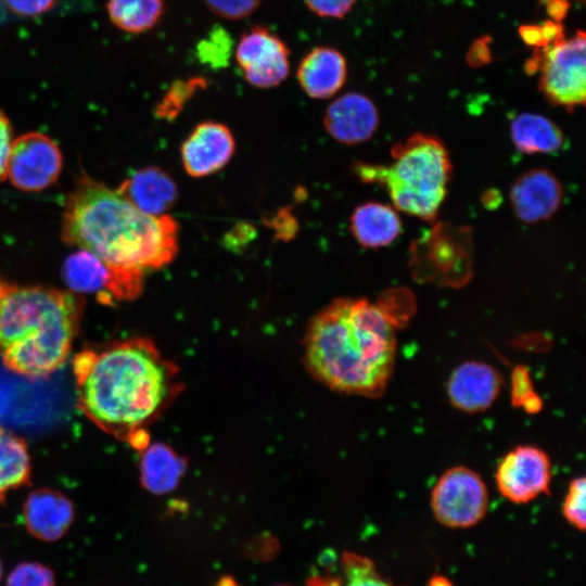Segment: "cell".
<instances>
[{"instance_id":"obj_32","label":"cell","mask_w":586,"mask_h":586,"mask_svg":"<svg viewBox=\"0 0 586 586\" xmlns=\"http://www.w3.org/2000/svg\"><path fill=\"white\" fill-rule=\"evenodd\" d=\"M7 8L21 16H38L49 11L55 0H3Z\"/></svg>"},{"instance_id":"obj_15","label":"cell","mask_w":586,"mask_h":586,"mask_svg":"<svg viewBox=\"0 0 586 586\" xmlns=\"http://www.w3.org/2000/svg\"><path fill=\"white\" fill-rule=\"evenodd\" d=\"M323 125L335 140L345 144H357L373 136L379 125V113L368 97L348 92L336 98L327 107Z\"/></svg>"},{"instance_id":"obj_25","label":"cell","mask_w":586,"mask_h":586,"mask_svg":"<svg viewBox=\"0 0 586 586\" xmlns=\"http://www.w3.org/2000/svg\"><path fill=\"white\" fill-rule=\"evenodd\" d=\"M342 570L344 582L341 586H394L369 558L358 553L345 552L342 556Z\"/></svg>"},{"instance_id":"obj_7","label":"cell","mask_w":586,"mask_h":586,"mask_svg":"<svg viewBox=\"0 0 586 586\" xmlns=\"http://www.w3.org/2000/svg\"><path fill=\"white\" fill-rule=\"evenodd\" d=\"M430 505L435 519L444 526L471 527L487 512V487L474 470L464 466L453 467L434 484Z\"/></svg>"},{"instance_id":"obj_16","label":"cell","mask_w":586,"mask_h":586,"mask_svg":"<svg viewBox=\"0 0 586 586\" xmlns=\"http://www.w3.org/2000/svg\"><path fill=\"white\" fill-rule=\"evenodd\" d=\"M562 188L546 169H532L521 175L510 190V202L515 216L534 224L549 218L559 208Z\"/></svg>"},{"instance_id":"obj_22","label":"cell","mask_w":586,"mask_h":586,"mask_svg":"<svg viewBox=\"0 0 586 586\" xmlns=\"http://www.w3.org/2000/svg\"><path fill=\"white\" fill-rule=\"evenodd\" d=\"M30 473L26 442L0 425V502L11 491L29 484Z\"/></svg>"},{"instance_id":"obj_4","label":"cell","mask_w":586,"mask_h":586,"mask_svg":"<svg viewBox=\"0 0 586 586\" xmlns=\"http://www.w3.org/2000/svg\"><path fill=\"white\" fill-rule=\"evenodd\" d=\"M84 298L72 291L8 285L0 297V356L12 372L42 379L67 359Z\"/></svg>"},{"instance_id":"obj_2","label":"cell","mask_w":586,"mask_h":586,"mask_svg":"<svg viewBox=\"0 0 586 586\" xmlns=\"http://www.w3.org/2000/svg\"><path fill=\"white\" fill-rule=\"evenodd\" d=\"M309 371L334 391L381 396L396 358L393 321L364 298H336L316 314L305 335Z\"/></svg>"},{"instance_id":"obj_14","label":"cell","mask_w":586,"mask_h":586,"mask_svg":"<svg viewBox=\"0 0 586 586\" xmlns=\"http://www.w3.org/2000/svg\"><path fill=\"white\" fill-rule=\"evenodd\" d=\"M501 386V375L493 366L470 360L456 367L449 375L447 396L455 408L475 413L492 407Z\"/></svg>"},{"instance_id":"obj_26","label":"cell","mask_w":586,"mask_h":586,"mask_svg":"<svg viewBox=\"0 0 586 586\" xmlns=\"http://www.w3.org/2000/svg\"><path fill=\"white\" fill-rule=\"evenodd\" d=\"M586 481L585 476L573 479L562 504V513L566 521L576 530L583 532L586 527Z\"/></svg>"},{"instance_id":"obj_24","label":"cell","mask_w":586,"mask_h":586,"mask_svg":"<svg viewBox=\"0 0 586 586\" xmlns=\"http://www.w3.org/2000/svg\"><path fill=\"white\" fill-rule=\"evenodd\" d=\"M143 485L154 493L168 491L177 476V461L162 445H154L143 454L141 461Z\"/></svg>"},{"instance_id":"obj_38","label":"cell","mask_w":586,"mask_h":586,"mask_svg":"<svg viewBox=\"0 0 586 586\" xmlns=\"http://www.w3.org/2000/svg\"><path fill=\"white\" fill-rule=\"evenodd\" d=\"M2 573H3V569H2V563L0 561V581H1V577H2Z\"/></svg>"},{"instance_id":"obj_10","label":"cell","mask_w":586,"mask_h":586,"mask_svg":"<svg viewBox=\"0 0 586 586\" xmlns=\"http://www.w3.org/2000/svg\"><path fill=\"white\" fill-rule=\"evenodd\" d=\"M63 166L59 145L47 135L29 131L12 140L5 179L24 192H40L56 182Z\"/></svg>"},{"instance_id":"obj_19","label":"cell","mask_w":586,"mask_h":586,"mask_svg":"<svg viewBox=\"0 0 586 586\" xmlns=\"http://www.w3.org/2000/svg\"><path fill=\"white\" fill-rule=\"evenodd\" d=\"M116 191L139 211L151 216L165 215L178 198V188L173 178L155 166L135 171Z\"/></svg>"},{"instance_id":"obj_29","label":"cell","mask_w":586,"mask_h":586,"mask_svg":"<svg viewBox=\"0 0 586 586\" xmlns=\"http://www.w3.org/2000/svg\"><path fill=\"white\" fill-rule=\"evenodd\" d=\"M262 0H204L216 15L230 21L243 20L251 15Z\"/></svg>"},{"instance_id":"obj_35","label":"cell","mask_w":586,"mask_h":586,"mask_svg":"<svg viewBox=\"0 0 586 586\" xmlns=\"http://www.w3.org/2000/svg\"><path fill=\"white\" fill-rule=\"evenodd\" d=\"M546 10L555 22H559L568 12L569 3L565 0H546Z\"/></svg>"},{"instance_id":"obj_37","label":"cell","mask_w":586,"mask_h":586,"mask_svg":"<svg viewBox=\"0 0 586 586\" xmlns=\"http://www.w3.org/2000/svg\"><path fill=\"white\" fill-rule=\"evenodd\" d=\"M9 284L4 283L3 281L0 280V297L1 295L4 293L5 289L8 288Z\"/></svg>"},{"instance_id":"obj_27","label":"cell","mask_w":586,"mask_h":586,"mask_svg":"<svg viewBox=\"0 0 586 586\" xmlns=\"http://www.w3.org/2000/svg\"><path fill=\"white\" fill-rule=\"evenodd\" d=\"M5 586H55V579L52 570L48 566L36 562H24L10 573Z\"/></svg>"},{"instance_id":"obj_28","label":"cell","mask_w":586,"mask_h":586,"mask_svg":"<svg viewBox=\"0 0 586 586\" xmlns=\"http://www.w3.org/2000/svg\"><path fill=\"white\" fill-rule=\"evenodd\" d=\"M231 39L224 29L212 30L208 38L204 39L199 48V55L202 62L212 66H222L228 62L230 55Z\"/></svg>"},{"instance_id":"obj_3","label":"cell","mask_w":586,"mask_h":586,"mask_svg":"<svg viewBox=\"0 0 586 586\" xmlns=\"http://www.w3.org/2000/svg\"><path fill=\"white\" fill-rule=\"evenodd\" d=\"M61 237L106 264L143 272L167 266L178 253L174 218L144 214L116 190L86 176L65 202Z\"/></svg>"},{"instance_id":"obj_34","label":"cell","mask_w":586,"mask_h":586,"mask_svg":"<svg viewBox=\"0 0 586 586\" xmlns=\"http://www.w3.org/2000/svg\"><path fill=\"white\" fill-rule=\"evenodd\" d=\"M520 35L527 44L535 46L536 48L547 47L542 25H526L520 28Z\"/></svg>"},{"instance_id":"obj_12","label":"cell","mask_w":586,"mask_h":586,"mask_svg":"<svg viewBox=\"0 0 586 586\" xmlns=\"http://www.w3.org/2000/svg\"><path fill=\"white\" fill-rule=\"evenodd\" d=\"M549 456L532 445L509 450L499 461L495 482L499 493L513 504H527L549 493L551 482Z\"/></svg>"},{"instance_id":"obj_1","label":"cell","mask_w":586,"mask_h":586,"mask_svg":"<svg viewBox=\"0 0 586 586\" xmlns=\"http://www.w3.org/2000/svg\"><path fill=\"white\" fill-rule=\"evenodd\" d=\"M77 405L103 432L133 443L164 408L174 368L149 339L84 349L74 358Z\"/></svg>"},{"instance_id":"obj_33","label":"cell","mask_w":586,"mask_h":586,"mask_svg":"<svg viewBox=\"0 0 586 586\" xmlns=\"http://www.w3.org/2000/svg\"><path fill=\"white\" fill-rule=\"evenodd\" d=\"M12 125L5 113L0 111V182L5 180V166L13 140Z\"/></svg>"},{"instance_id":"obj_36","label":"cell","mask_w":586,"mask_h":586,"mask_svg":"<svg viewBox=\"0 0 586 586\" xmlns=\"http://www.w3.org/2000/svg\"><path fill=\"white\" fill-rule=\"evenodd\" d=\"M429 586H453V584L444 576H434L429 582Z\"/></svg>"},{"instance_id":"obj_13","label":"cell","mask_w":586,"mask_h":586,"mask_svg":"<svg viewBox=\"0 0 586 586\" xmlns=\"http://www.w3.org/2000/svg\"><path fill=\"white\" fill-rule=\"evenodd\" d=\"M235 149L230 129L220 123H200L181 145V161L188 175L201 178L220 170Z\"/></svg>"},{"instance_id":"obj_30","label":"cell","mask_w":586,"mask_h":586,"mask_svg":"<svg viewBox=\"0 0 586 586\" xmlns=\"http://www.w3.org/2000/svg\"><path fill=\"white\" fill-rule=\"evenodd\" d=\"M307 8L320 17L343 18L356 0H304Z\"/></svg>"},{"instance_id":"obj_11","label":"cell","mask_w":586,"mask_h":586,"mask_svg":"<svg viewBox=\"0 0 586 586\" xmlns=\"http://www.w3.org/2000/svg\"><path fill=\"white\" fill-rule=\"evenodd\" d=\"M291 51L286 43L269 28L255 25L244 31L234 56L245 80L256 88H272L290 73Z\"/></svg>"},{"instance_id":"obj_8","label":"cell","mask_w":586,"mask_h":586,"mask_svg":"<svg viewBox=\"0 0 586 586\" xmlns=\"http://www.w3.org/2000/svg\"><path fill=\"white\" fill-rule=\"evenodd\" d=\"M412 267L422 280L448 285L466 282L471 269V241L464 228L437 225L413 244Z\"/></svg>"},{"instance_id":"obj_9","label":"cell","mask_w":586,"mask_h":586,"mask_svg":"<svg viewBox=\"0 0 586 586\" xmlns=\"http://www.w3.org/2000/svg\"><path fill=\"white\" fill-rule=\"evenodd\" d=\"M62 277L69 291L94 294L99 302L112 304L139 296L144 272L106 264L92 253L78 250L65 259Z\"/></svg>"},{"instance_id":"obj_6","label":"cell","mask_w":586,"mask_h":586,"mask_svg":"<svg viewBox=\"0 0 586 586\" xmlns=\"http://www.w3.org/2000/svg\"><path fill=\"white\" fill-rule=\"evenodd\" d=\"M528 69L539 71V89L552 104L573 110L585 104L586 97V39L578 30L547 47L537 48Z\"/></svg>"},{"instance_id":"obj_21","label":"cell","mask_w":586,"mask_h":586,"mask_svg":"<svg viewBox=\"0 0 586 586\" xmlns=\"http://www.w3.org/2000/svg\"><path fill=\"white\" fill-rule=\"evenodd\" d=\"M510 136L514 146L526 154L551 153L563 143L559 127L536 113L517 115L510 125Z\"/></svg>"},{"instance_id":"obj_20","label":"cell","mask_w":586,"mask_h":586,"mask_svg":"<svg viewBox=\"0 0 586 586\" xmlns=\"http://www.w3.org/2000/svg\"><path fill=\"white\" fill-rule=\"evenodd\" d=\"M351 230L361 245L377 249L391 244L400 233L402 224L393 207L366 202L354 209Z\"/></svg>"},{"instance_id":"obj_31","label":"cell","mask_w":586,"mask_h":586,"mask_svg":"<svg viewBox=\"0 0 586 586\" xmlns=\"http://www.w3.org/2000/svg\"><path fill=\"white\" fill-rule=\"evenodd\" d=\"M511 381L512 403L514 406L521 407L535 393L527 370L522 366L515 367L512 371Z\"/></svg>"},{"instance_id":"obj_17","label":"cell","mask_w":586,"mask_h":586,"mask_svg":"<svg viewBox=\"0 0 586 586\" xmlns=\"http://www.w3.org/2000/svg\"><path fill=\"white\" fill-rule=\"evenodd\" d=\"M75 517L73 502L62 493L40 488L31 492L23 506V519L27 531L43 542L62 538Z\"/></svg>"},{"instance_id":"obj_5","label":"cell","mask_w":586,"mask_h":586,"mask_svg":"<svg viewBox=\"0 0 586 586\" xmlns=\"http://www.w3.org/2000/svg\"><path fill=\"white\" fill-rule=\"evenodd\" d=\"M354 171L364 182L385 187L399 211L432 220L446 196L451 163L437 138L416 133L393 148L388 166L359 163Z\"/></svg>"},{"instance_id":"obj_23","label":"cell","mask_w":586,"mask_h":586,"mask_svg":"<svg viewBox=\"0 0 586 586\" xmlns=\"http://www.w3.org/2000/svg\"><path fill=\"white\" fill-rule=\"evenodd\" d=\"M106 10L111 22L119 29L140 34L152 29L161 21L164 0H109Z\"/></svg>"},{"instance_id":"obj_18","label":"cell","mask_w":586,"mask_h":586,"mask_svg":"<svg viewBox=\"0 0 586 586\" xmlns=\"http://www.w3.org/2000/svg\"><path fill=\"white\" fill-rule=\"evenodd\" d=\"M347 63L332 47H316L301 61L296 78L304 92L318 100L334 95L345 84Z\"/></svg>"},{"instance_id":"obj_39","label":"cell","mask_w":586,"mask_h":586,"mask_svg":"<svg viewBox=\"0 0 586 586\" xmlns=\"http://www.w3.org/2000/svg\"><path fill=\"white\" fill-rule=\"evenodd\" d=\"M275 586H291V585L281 584V585H275Z\"/></svg>"}]
</instances>
